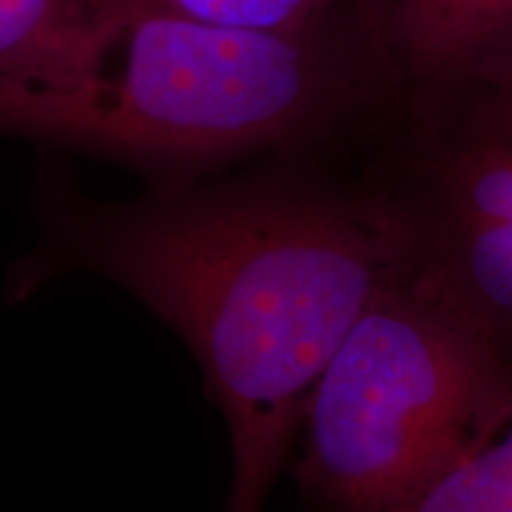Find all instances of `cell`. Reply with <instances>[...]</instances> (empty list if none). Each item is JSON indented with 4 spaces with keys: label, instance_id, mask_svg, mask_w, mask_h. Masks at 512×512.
Listing matches in <instances>:
<instances>
[{
    "label": "cell",
    "instance_id": "6da1fadb",
    "mask_svg": "<svg viewBox=\"0 0 512 512\" xmlns=\"http://www.w3.org/2000/svg\"><path fill=\"white\" fill-rule=\"evenodd\" d=\"M411 264L401 221L361 174L290 155L100 204L53 188L10 290L105 275L185 339L226 420L223 512H264L313 387L366 306Z\"/></svg>",
    "mask_w": 512,
    "mask_h": 512
},
{
    "label": "cell",
    "instance_id": "7a4b0ae2",
    "mask_svg": "<svg viewBox=\"0 0 512 512\" xmlns=\"http://www.w3.org/2000/svg\"><path fill=\"white\" fill-rule=\"evenodd\" d=\"M401 110V79L361 0L292 29L95 12L57 79H0V133L128 164L152 188L271 157L363 152Z\"/></svg>",
    "mask_w": 512,
    "mask_h": 512
},
{
    "label": "cell",
    "instance_id": "3957f363",
    "mask_svg": "<svg viewBox=\"0 0 512 512\" xmlns=\"http://www.w3.org/2000/svg\"><path fill=\"white\" fill-rule=\"evenodd\" d=\"M510 415L512 373L494 342L411 259L313 387L294 482L309 512H392Z\"/></svg>",
    "mask_w": 512,
    "mask_h": 512
},
{
    "label": "cell",
    "instance_id": "277c9868",
    "mask_svg": "<svg viewBox=\"0 0 512 512\" xmlns=\"http://www.w3.org/2000/svg\"><path fill=\"white\" fill-rule=\"evenodd\" d=\"M361 174L413 266L477 320L512 373V74L403 102Z\"/></svg>",
    "mask_w": 512,
    "mask_h": 512
},
{
    "label": "cell",
    "instance_id": "5b68a950",
    "mask_svg": "<svg viewBox=\"0 0 512 512\" xmlns=\"http://www.w3.org/2000/svg\"><path fill=\"white\" fill-rule=\"evenodd\" d=\"M403 102L512 74V0H361Z\"/></svg>",
    "mask_w": 512,
    "mask_h": 512
},
{
    "label": "cell",
    "instance_id": "8992f818",
    "mask_svg": "<svg viewBox=\"0 0 512 512\" xmlns=\"http://www.w3.org/2000/svg\"><path fill=\"white\" fill-rule=\"evenodd\" d=\"M91 17L88 0H0V79L53 81Z\"/></svg>",
    "mask_w": 512,
    "mask_h": 512
},
{
    "label": "cell",
    "instance_id": "52a82bcc",
    "mask_svg": "<svg viewBox=\"0 0 512 512\" xmlns=\"http://www.w3.org/2000/svg\"><path fill=\"white\" fill-rule=\"evenodd\" d=\"M392 512H512V415L484 446Z\"/></svg>",
    "mask_w": 512,
    "mask_h": 512
},
{
    "label": "cell",
    "instance_id": "ba28073f",
    "mask_svg": "<svg viewBox=\"0 0 512 512\" xmlns=\"http://www.w3.org/2000/svg\"><path fill=\"white\" fill-rule=\"evenodd\" d=\"M349 0H88L91 12H166L240 29H292Z\"/></svg>",
    "mask_w": 512,
    "mask_h": 512
}]
</instances>
